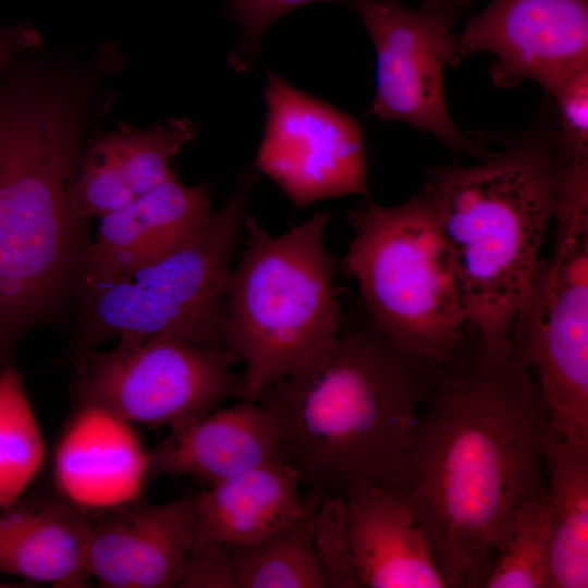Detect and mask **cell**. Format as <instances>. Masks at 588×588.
Instances as JSON below:
<instances>
[{"label": "cell", "mask_w": 588, "mask_h": 588, "mask_svg": "<svg viewBox=\"0 0 588 588\" xmlns=\"http://www.w3.org/2000/svg\"><path fill=\"white\" fill-rule=\"evenodd\" d=\"M553 440L530 372L477 345L440 367L421 405L401 493L448 588H483L515 511L543 492Z\"/></svg>", "instance_id": "cell-1"}, {"label": "cell", "mask_w": 588, "mask_h": 588, "mask_svg": "<svg viewBox=\"0 0 588 588\" xmlns=\"http://www.w3.org/2000/svg\"><path fill=\"white\" fill-rule=\"evenodd\" d=\"M112 103L94 71L61 57L24 54L0 73V370L77 298L88 222L71 192Z\"/></svg>", "instance_id": "cell-2"}, {"label": "cell", "mask_w": 588, "mask_h": 588, "mask_svg": "<svg viewBox=\"0 0 588 588\" xmlns=\"http://www.w3.org/2000/svg\"><path fill=\"white\" fill-rule=\"evenodd\" d=\"M438 369L372 326L340 330L322 355L254 400L277 422L282 461L319 503L368 488L401 491L414 427Z\"/></svg>", "instance_id": "cell-3"}, {"label": "cell", "mask_w": 588, "mask_h": 588, "mask_svg": "<svg viewBox=\"0 0 588 588\" xmlns=\"http://www.w3.org/2000/svg\"><path fill=\"white\" fill-rule=\"evenodd\" d=\"M542 109L479 163L426 172L466 322L479 348L497 358L510 357L512 331L531 293L561 194L556 115L551 100Z\"/></svg>", "instance_id": "cell-4"}, {"label": "cell", "mask_w": 588, "mask_h": 588, "mask_svg": "<svg viewBox=\"0 0 588 588\" xmlns=\"http://www.w3.org/2000/svg\"><path fill=\"white\" fill-rule=\"evenodd\" d=\"M329 219L317 212L271 235L245 217V247L230 273L222 324L223 351L244 365L238 399L254 400L338 336L333 260L324 246Z\"/></svg>", "instance_id": "cell-5"}, {"label": "cell", "mask_w": 588, "mask_h": 588, "mask_svg": "<svg viewBox=\"0 0 588 588\" xmlns=\"http://www.w3.org/2000/svg\"><path fill=\"white\" fill-rule=\"evenodd\" d=\"M344 259L372 327L406 355L433 367L463 347L467 324L449 249L430 193L395 206L370 197L350 213Z\"/></svg>", "instance_id": "cell-6"}, {"label": "cell", "mask_w": 588, "mask_h": 588, "mask_svg": "<svg viewBox=\"0 0 588 588\" xmlns=\"http://www.w3.org/2000/svg\"><path fill=\"white\" fill-rule=\"evenodd\" d=\"M552 254L539 267L510 340L534 378L553 437L588 439V171L563 176Z\"/></svg>", "instance_id": "cell-7"}, {"label": "cell", "mask_w": 588, "mask_h": 588, "mask_svg": "<svg viewBox=\"0 0 588 588\" xmlns=\"http://www.w3.org/2000/svg\"><path fill=\"white\" fill-rule=\"evenodd\" d=\"M232 358L171 335L122 334L110 351L94 350L74 365V406H91L130 424L184 427L238 399L242 375Z\"/></svg>", "instance_id": "cell-8"}, {"label": "cell", "mask_w": 588, "mask_h": 588, "mask_svg": "<svg viewBox=\"0 0 588 588\" xmlns=\"http://www.w3.org/2000/svg\"><path fill=\"white\" fill-rule=\"evenodd\" d=\"M373 44L376 93L371 113L429 133L450 150L485 158V143L453 121L445 99L444 71L453 66L460 19L455 13L399 0L348 2Z\"/></svg>", "instance_id": "cell-9"}, {"label": "cell", "mask_w": 588, "mask_h": 588, "mask_svg": "<svg viewBox=\"0 0 588 588\" xmlns=\"http://www.w3.org/2000/svg\"><path fill=\"white\" fill-rule=\"evenodd\" d=\"M266 124L255 159L296 207L347 195L369 197L362 128L351 115L270 72Z\"/></svg>", "instance_id": "cell-10"}, {"label": "cell", "mask_w": 588, "mask_h": 588, "mask_svg": "<svg viewBox=\"0 0 588 588\" xmlns=\"http://www.w3.org/2000/svg\"><path fill=\"white\" fill-rule=\"evenodd\" d=\"M479 52L493 57V84L537 83L549 94L588 66V0H490L466 20L453 65Z\"/></svg>", "instance_id": "cell-11"}, {"label": "cell", "mask_w": 588, "mask_h": 588, "mask_svg": "<svg viewBox=\"0 0 588 588\" xmlns=\"http://www.w3.org/2000/svg\"><path fill=\"white\" fill-rule=\"evenodd\" d=\"M195 495L140 499L90 516L87 562L107 588H173L195 543Z\"/></svg>", "instance_id": "cell-12"}, {"label": "cell", "mask_w": 588, "mask_h": 588, "mask_svg": "<svg viewBox=\"0 0 588 588\" xmlns=\"http://www.w3.org/2000/svg\"><path fill=\"white\" fill-rule=\"evenodd\" d=\"M51 468L56 490L89 514L140 499L151 479L150 451L133 425L91 406H74Z\"/></svg>", "instance_id": "cell-13"}, {"label": "cell", "mask_w": 588, "mask_h": 588, "mask_svg": "<svg viewBox=\"0 0 588 588\" xmlns=\"http://www.w3.org/2000/svg\"><path fill=\"white\" fill-rule=\"evenodd\" d=\"M211 212L210 186L186 185L174 175L99 219L86 250L82 286L106 285L163 259L189 241Z\"/></svg>", "instance_id": "cell-14"}, {"label": "cell", "mask_w": 588, "mask_h": 588, "mask_svg": "<svg viewBox=\"0 0 588 588\" xmlns=\"http://www.w3.org/2000/svg\"><path fill=\"white\" fill-rule=\"evenodd\" d=\"M189 118L150 127L120 121L109 131L98 127L83 152L72 187V208L89 221L119 211L175 173L172 159L196 136Z\"/></svg>", "instance_id": "cell-15"}, {"label": "cell", "mask_w": 588, "mask_h": 588, "mask_svg": "<svg viewBox=\"0 0 588 588\" xmlns=\"http://www.w3.org/2000/svg\"><path fill=\"white\" fill-rule=\"evenodd\" d=\"M89 525V513L57 490H26L0 509V575L84 587L91 579Z\"/></svg>", "instance_id": "cell-16"}, {"label": "cell", "mask_w": 588, "mask_h": 588, "mask_svg": "<svg viewBox=\"0 0 588 588\" xmlns=\"http://www.w3.org/2000/svg\"><path fill=\"white\" fill-rule=\"evenodd\" d=\"M360 588H448L428 539L400 490L368 488L344 500Z\"/></svg>", "instance_id": "cell-17"}, {"label": "cell", "mask_w": 588, "mask_h": 588, "mask_svg": "<svg viewBox=\"0 0 588 588\" xmlns=\"http://www.w3.org/2000/svg\"><path fill=\"white\" fill-rule=\"evenodd\" d=\"M238 400L171 430L150 451L151 478L185 475L212 485L281 462L280 433L272 415L255 400Z\"/></svg>", "instance_id": "cell-18"}, {"label": "cell", "mask_w": 588, "mask_h": 588, "mask_svg": "<svg viewBox=\"0 0 588 588\" xmlns=\"http://www.w3.org/2000/svg\"><path fill=\"white\" fill-rule=\"evenodd\" d=\"M297 474L284 462L258 466L195 494L194 548L254 543L295 519L305 493Z\"/></svg>", "instance_id": "cell-19"}, {"label": "cell", "mask_w": 588, "mask_h": 588, "mask_svg": "<svg viewBox=\"0 0 588 588\" xmlns=\"http://www.w3.org/2000/svg\"><path fill=\"white\" fill-rule=\"evenodd\" d=\"M546 492L551 588H587L588 440L553 438Z\"/></svg>", "instance_id": "cell-20"}, {"label": "cell", "mask_w": 588, "mask_h": 588, "mask_svg": "<svg viewBox=\"0 0 588 588\" xmlns=\"http://www.w3.org/2000/svg\"><path fill=\"white\" fill-rule=\"evenodd\" d=\"M318 500L305 492L301 514L267 537L230 548L237 588H324L314 543Z\"/></svg>", "instance_id": "cell-21"}, {"label": "cell", "mask_w": 588, "mask_h": 588, "mask_svg": "<svg viewBox=\"0 0 588 588\" xmlns=\"http://www.w3.org/2000/svg\"><path fill=\"white\" fill-rule=\"evenodd\" d=\"M46 449L23 377L14 366L0 370V509L32 485Z\"/></svg>", "instance_id": "cell-22"}, {"label": "cell", "mask_w": 588, "mask_h": 588, "mask_svg": "<svg viewBox=\"0 0 588 588\" xmlns=\"http://www.w3.org/2000/svg\"><path fill=\"white\" fill-rule=\"evenodd\" d=\"M546 490L513 514L483 588H551Z\"/></svg>", "instance_id": "cell-23"}, {"label": "cell", "mask_w": 588, "mask_h": 588, "mask_svg": "<svg viewBox=\"0 0 588 588\" xmlns=\"http://www.w3.org/2000/svg\"><path fill=\"white\" fill-rule=\"evenodd\" d=\"M314 543L323 587L359 588L348 549L344 500L319 503L314 520Z\"/></svg>", "instance_id": "cell-24"}, {"label": "cell", "mask_w": 588, "mask_h": 588, "mask_svg": "<svg viewBox=\"0 0 588 588\" xmlns=\"http://www.w3.org/2000/svg\"><path fill=\"white\" fill-rule=\"evenodd\" d=\"M319 1L351 0H229L226 10L240 23L242 32L237 49L229 57L231 66L236 71L248 70L262 34L273 22L292 10Z\"/></svg>", "instance_id": "cell-25"}, {"label": "cell", "mask_w": 588, "mask_h": 588, "mask_svg": "<svg viewBox=\"0 0 588 588\" xmlns=\"http://www.w3.org/2000/svg\"><path fill=\"white\" fill-rule=\"evenodd\" d=\"M177 588H237L230 548L208 543L193 549Z\"/></svg>", "instance_id": "cell-26"}, {"label": "cell", "mask_w": 588, "mask_h": 588, "mask_svg": "<svg viewBox=\"0 0 588 588\" xmlns=\"http://www.w3.org/2000/svg\"><path fill=\"white\" fill-rule=\"evenodd\" d=\"M44 45L40 32L28 21H20L0 27V73L13 60L29 49Z\"/></svg>", "instance_id": "cell-27"}, {"label": "cell", "mask_w": 588, "mask_h": 588, "mask_svg": "<svg viewBox=\"0 0 588 588\" xmlns=\"http://www.w3.org/2000/svg\"><path fill=\"white\" fill-rule=\"evenodd\" d=\"M475 0H421L422 7L444 10L455 13L460 17L468 10Z\"/></svg>", "instance_id": "cell-28"}]
</instances>
